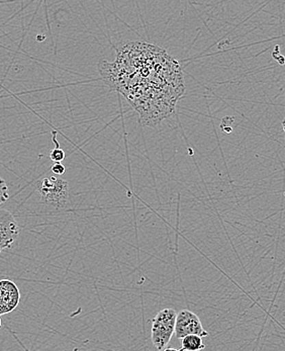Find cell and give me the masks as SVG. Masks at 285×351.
<instances>
[{
	"label": "cell",
	"mask_w": 285,
	"mask_h": 351,
	"mask_svg": "<svg viewBox=\"0 0 285 351\" xmlns=\"http://www.w3.org/2000/svg\"><path fill=\"white\" fill-rule=\"evenodd\" d=\"M10 199V189L3 178H0V206Z\"/></svg>",
	"instance_id": "obj_9"
},
{
	"label": "cell",
	"mask_w": 285,
	"mask_h": 351,
	"mask_svg": "<svg viewBox=\"0 0 285 351\" xmlns=\"http://www.w3.org/2000/svg\"><path fill=\"white\" fill-rule=\"evenodd\" d=\"M21 301L18 286L12 280H0V316L16 309Z\"/></svg>",
	"instance_id": "obj_6"
},
{
	"label": "cell",
	"mask_w": 285,
	"mask_h": 351,
	"mask_svg": "<svg viewBox=\"0 0 285 351\" xmlns=\"http://www.w3.org/2000/svg\"><path fill=\"white\" fill-rule=\"evenodd\" d=\"M176 318V311L171 308H166L160 311L153 319L151 340L157 350H162L169 343L175 331Z\"/></svg>",
	"instance_id": "obj_3"
},
{
	"label": "cell",
	"mask_w": 285,
	"mask_h": 351,
	"mask_svg": "<svg viewBox=\"0 0 285 351\" xmlns=\"http://www.w3.org/2000/svg\"><path fill=\"white\" fill-rule=\"evenodd\" d=\"M20 234V227L14 215L6 210H0V253L12 248Z\"/></svg>",
	"instance_id": "obj_5"
},
{
	"label": "cell",
	"mask_w": 285,
	"mask_h": 351,
	"mask_svg": "<svg viewBox=\"0 0 285 351\" xmlns=\"http://www.w3.org/2000/svg\"><path fill=\"white\" fill-rule=\"evenodd\" d=\"M1 325H2L1 317H0V328H1Z\"/></svg>",
	"instance_id": "obj_12"
},
{
	"label": "cell",
	"mask_w": 285,
	"mask_h": 351,
	"mask_svg": "<svg viewBox=\"0 0 285 351\" xmlns=\"http://www.w3.org/2000/svg\"><path fill=\"white\" fill-rule=\"evenodd\" d=\"M41 199L45 205L63 210L69 204V184L66 180L57 176H52L44 178L41 184L38 187Z\"/></svg>",
	"instance_id": "obj_2"
},
{
	"label": "cell",
	"mask_w": 285,
	"mask_h": 351,
	"mask_svg": "<svg viewBox=\"0 0 285 351\" xmlns=\"http://www.w3.org/2000/svg\"><path fill=\"white\" fill-rule=\"evenodd\" d=\"M164 351H180V350H176V348H167Z\"/></svg>",
	"instance_id": "obj_11"
},
{
	"label": "cell",
	"mask_w": 285,
	"mask_h": 351,
	"mask_svg": "<svg viewBox=\"0 0 285 351\" xmlns=\"http://www.w3.org/2000/svg\"><path fill=\"white\" fill-rule=\"evenodd\" d=\"M51 170H52L55 176H63V174L65 173L66 168L62 163H54Z\"/></svg>",
	"instance_id": "obj_10"
},
{
	"label": "cell",
	"mask_w": 285,
	"mask_h": 351,
	"mask_svg": "<svg viewBox=\"0 0 285 351\" xmlns=\"http://www.w3.org/2000/svg\"><path fill=\"white\" fill-rule=\"evenodd\" d=\"M174 334L178 339L188 335H197L201 338L208 336V332L204 330L197 315L189 310H182L177 313Z\"/></svg>",
	"instance_id": "obj_4"
},
{
	"label": "cell",
	"mask_w": 285,
	"mask_h": 351,
	"mask_svg": "<svg viewBox=\"0 0 285 351\" xmlns=\"http://www.w3.org/2000/svg\"><path fill=\"white\" fill-rule=\"evenodd\" d=\"M206 348L203 338L197 335L185 336L182 339V348L180 351H201Z\"/></svg>",
	"instance_id": "obj_7"
},
{
	"label": "cell",
	"mask_w": 285,
	"mask_h": 351,
	"mask_svg": "<svg viewBox=\"0 0 285 351\" xmlns=\"http://www.w3.org/2000/svg\"><path fill=\"white\" fill-rule=\"evenodd\" d=\"M56 132H53V142L56 144V148L53 149L50 153V158L53 162L55 163H61L62 161L65 159V152L59 147V143L57 142L56 139Z\"/></svg>",
	"instance_id": "obj_8"
},
{
	"label": "cell",
	"mask_w": 285,
	"mask_h": 351,
	"mask_svg": "<svg viewBox=\"0 0 285 351\" xmlns=\"http://www.w3.org/2000/svg\"><path fill=\"white\" fill-rule=\"evenodd\" d=\"M104 82L125 95L142 124L154 125L173 112L184 93L179 63L153 45L132 42L118 50L116 62L99 63Z\"/></svg>",
	"instance_id": "obj_1"
}]
</instances>
